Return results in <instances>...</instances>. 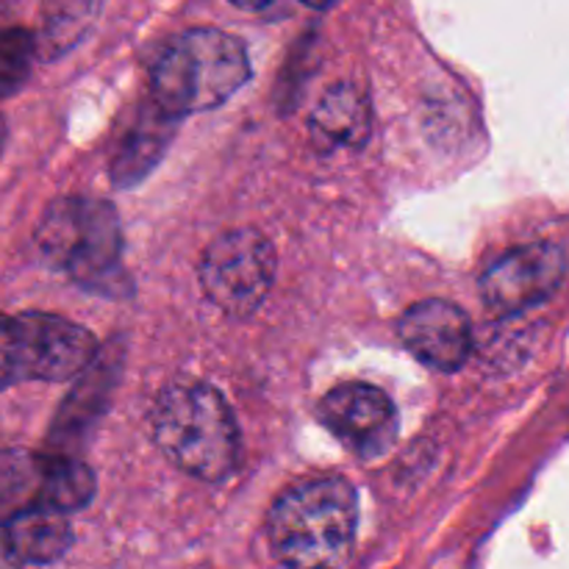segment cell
<instances>
[{"label":"cell","instance_id":"52a82bcc","mask_svg":"<svg viewBox=\"0 0 569 569\" xmlns=\"http://www.w3.org/2000/svg\"><path fill=\"white\" fill-rule=\"evenodd\" d=\"M567 276V256L553 242H531L500 256L481 276V298L495 315H520L545 303Z\"/></svg>","mask_w":569,"mask_h":569},{"label":"cell","instance_id":"d6986e66","mask_svg":"<svg viewBox=\"0 0 569 569\" xmlns=\"http://www.w3.org/2000/svg\"><path fill=\"white\" fill-rule=\"evenodd\" d=\"M233 3H239V6H267V3H272V0H233Z\"/></svg>","mask_w":569,"mask_h":569},{"label":"cell","instance_id":"9a60e30c","mask_svg":"<svg viewBox=\"0 0 569 569\" xmlns=\"http://www.w3.org/2000/svg\"><path fill=\"white\" fill-rule=\"evenodd\" d=\"M37 56L39 42L28 28H0V100L26 87Z\"/></svg>","mask_w":569,"mask_h":569},{"label":"cell","instance_id":"5bb4252c","mask_svg":"<svg viewBox=\"0 0 569 569\" xmlns=\"http://www.w3.org/2000/svg\"><path fill=\"white\" fill-rule=\"evenodd\" d=\"M44 478V456L22 448L0 450V515H14L39 503Z\"/></svg>","mask_w":569,"mask_h":569},{"label":"cell","instance_id":"e0dca14e","mask_svg":"<svg viewBox=\"0 0 569 569\" xmlns=\"http://www.w3.org/2000/svg\"><path fill=\"white\" fill-rule=\"evenodd\" d=\"M300 3L311 6V9H331V6L339 3V0H300Z\"/></svg>","mask_w":569,"mask_h":569},{"label":"cell","instance_id":"277c9868","mask_svg":"<svg viewBox=\"0 0 569 569\" xmlns=\"http://www.w3.org/2000/svg\"><path fill=\"white\" fill-rule=\"evenodd\" d=\"M33 242L44 264L89 292L114 295L126 283L120 217L106 200L81 194L53 200L39 220Z\"/></svg>","mask_w":569,"mask_h":569},{"label":"cell","instance_id":"9c48e42d","mask_svg":"<svg viewBox=\"0 0 569 569\" xmlns=\"http://www.w3.org/2000/svg\"><path fill=\"white\" fill-rule=\"evenodd\" d=\"M398 337L415 359L439 372L465 367L472 350L470 317L448 300H422L411 306L400 317Z\"/></svg>","mask_w":569,"mask_h":569},{"label":"cell","instance_id":"8fae6325","mask_svg":"<svg viewBox=\"0 0 569 569\" xmlns=\"http://www.w3.org/2000/svg\"><path fill=\"white\" fill-rule=\"evenodd\" d=\"M6 528L20 565H53L72 548V528L67 515L44 503L26 506L9 515Z\"/></svg>","mask_w":569,"mask_h":569},{"label":"cell","instance_id":"2e32d148","mask_svg":"<svg viewBox=\"0 0 569 569\" xmlns=\"http://www.w3.org/2000/svg\"><path fill=\"white\" fill-rule=\"evenodd\" d=\"M11 567H22L20 559H17L14 548H11V537L6 522H0V569H11Z\"/></svg>","mask_w":569,"mask_h":569},{"label":"cell","instance_id":"30bf717a","mask_svg":"<svg viewBox=\"0 0 569 569\" xmlns=\"http://www.w3.org/2000/svg\"><path fill=\"white\" fill-rule=\"evenodd\" d=\"M311 139L317 148H361L372 133L370 98L356 83H337L311 111Z\"/></svg>","mask_w":569,"mask_h":569},{"label":"cell","instance_id":"5b68a950","mask_svg":"<svg viewBox=\"0 0 569 569\" xmlns=\"http://www.w3.org/2000/svg\"><path fill=\"white\" fill-rule=\"evenodd\" d=\"M98 359L92 333L48 311L0 315V389L28 381H70Z\"/></svg>","mask_w":569,"mask_h":569},{"label":"cell","instance_id":"ac0fdd59","mask_svg":"<svg viewBox=\"0 0 569 569\" xmlns=\"http://www.w3.org/2000/svg\"><path fill=\"white\" fill-rule=\"evenodd\" d=\"M6 137H9V126H6V117L0 114V153H3L6 148Z\"/></svg>","mask_w":569,"mask_h":569},{"label":"cell","instance_id":"7a4b0ae2","mask_svg":"<svg viewBox=\"0 0 569 569\" xmlns=\"http://www.w3.org/2000/svg\"><path fill=\"white\" fill-rule=\"evenodd\" d=\"M359 503L342 478L306 481L283 492L267 517L272 556L287 567H333L356 542Z\"/></svg>","mask_w":569,"mask_h":569},{"label":"cell","instance_id":"4fadbf2b","mask_svg":"<svg viewBox=\"0 0 569 569\" xmlns=\"http://www.w3.org/2000/svg\"><path fill=\"white\" fill-rule=\"evenodd\" d=\"M94 492H98V481H94V472L89 470V465L61 453L44 456V478L39 503L70 515V511L87 509L92 503Z\"/></svg>","mask_w":569,"mask_h":569},{"label":"cell","instance_id":"3957f363","mask_svg":"<svg viewBox=\"0 0 569 569\" xmlns=\"http://www.w3.org/2000/svg\"><path fill=\"white\" fill-rule=\"evenodd\" d=\"M242 42L220 28H192L164 44L150 70L153 103L170 117L200 114L226 103L248 83Z\"/></svg>","mask_w":569,"mask_h":569},{"label":"cell","instance_id":"7c38bea8","mask_svg":"<svg viewBox=\"0 0 569 569\" xmlns=\"http://www.w3.org/2000/svg\"><path fill=\"white\" fill-rule=\"evenodd\" d=\"M172 120H176V117L167 114L159 103L139 117L137 126L128 131L126 142L117 150L114 161H111V176H114V181L120 183V187L137 183L139 178L159 161L167 142H170Z\"/></svg>","mask_w":569,"mask_h":569},{"label":"cell","instance_id":"6da1fadb","mask_svg":"<svg viewBox=\"0 0 569 569\" xmlns=\"http://www.w3.org/2000/svg\"><path fill=\"white\" fill-rule=\"evenodd\" d=\"M153 439L161 453L200 481H226L239 467L242 439L237 417L209 383L178 381L153 403Z\"/></svg>","mask_w":569,"mask_h":569},{"label":"cell","instance_id":"8992f818","mask_svg":"<svg viewBox=\"0 0 569 569\" xmlns=\"http://www.w3.org/2000/svg\"><path fill=\"white\" fill-rule=\"evenodd\" d=\"M278 256L270 239L256 228H237L206 248L200 259V287L228 317H250L276 281Z\"/></svg>","mask_w":569,"mask_h":569},{"label":"cell","instance_id":"ba28073f","mask_svg":"<svg viewBox=\"0 0 569 569\" xmlns=\"http://www.w3.org/2000/svg\"><path fill=\"white\" fill-rule=\"evenodd\" d=\"M320 420L339 442L361 459H376L398 437V409L392 398L372 383H342L320 403Z\"/></svg>","mask_w":569,"mask_h":569}]
</instances>
